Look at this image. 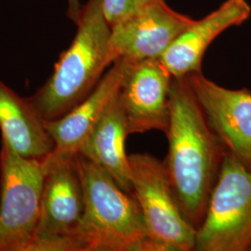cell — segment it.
Here are the masks:
<instances>
[{"mask_svg":"<svg viewBox=\"0 0 251 251\" xmlns=\"http://www.w3.org/2000/svg\"><path fill=\"white\" fill-rule=\"evenodd\" d=\"M169 153L164 162L174 198L198 229L225 157V146L208 125L186 77L172 78Z\"/></svg>","mask_w":251,"mask_h":251,"instance_id":"obj_1","label":"cell"},{"mask_svg":"<svg viewBox=\"0 0 251 251\" xmlns=\"http://www.w3.org/2000/svg\"><path fill=\"white\" fill-rule=\"evenodd\" d=\"M71 45L60 55L52 75L27 98L43 120L63 117L89 96L115 59L111 51V26L102 0H89L81 9Z\"/></svg>","mask_w":251,"mask_h":251,"instance_id":"obj_2","label":"cell"},{"mask_svg":"<svg viewBox=\"0 0 251 251\" xmlns=\"http://www.w3.org/2000/svg\"><path fill=\"white\" fill-rule=\"evenodd\" d=\"M76 163L85 203L75 235L78 251H156L134 197L79 152Z\"/></svg>","mask_w":251,"mask_h":251,"instance_id":"obj_3","label":"cell"},{"mask_svg":"<svg viewBox=\"0 0 251 251\" xmlns=\"http://www.w3.org/2000/svg\"><path fill=\"white\" fill-rule=\"evenodd\" d=\"M45 174L46 157H25L1 137L0 251H31Z\"/></svg>","mask_w":251,"mask_h":251,"instance_id":"obj_4","label":"cell"},{"mask_svg":"<svg viewBox=\"0 0 251 251\" xmlns=\"http://www.w3.org/2000/svg\"><path fill=\"white\" fill-rule=\"evenodd\" d=\"M194 251H251V171L227 151Z\"/></svg>","mask_w":251,"mask_h":251,"instance_id":"obj_5","label":"cell"},{"mask_svg":"<svg viewBox=\"0 0 251 251\" xmlns=\"http://www.w3.org/2000/svg\"><path fill=\"white\" fill-rule=\"evenodd\" d=\"M76 154L53 150L46 156L40 216L30 251H78L75 235L85 203Z\"/></svg>","mask_w":251,"mask_h":251,"instance_id":"obj_6","label":"cell"},{"mask_svg":"<svg viewBox=\"0 0 251 251\" xmlns=\"http://www.w3.org/2000/svg\"><path fill=\"white\" fill-rule=\"evenodd\" d=\"M132 188L156 251L195 250L197 229L181 213L164 162L148 153L128 155Z\"/></svg>","mask_w":251,"mask_h":251,"instance_id":"obj_7","label":"cell"},{"mask_svg":"<svg viewBox=\"0 0 251 251\" xmlns=\"http://www.w3.org/2000/svg\"><path fill=\"white\" fill-rule=\"evenodd\" d=\"M172 78L159 58L138 62L126 60L118 97L128 135L151 130L167 133Z\"/></svg>","mask_w":251,"mask_h":251,"instance_id":"obj_8","label":"cell"},{"mask_svg":"<svg viewBox=\"0 0 251 251\" xmlns=\"http://www.w3.org/2000/svg\"><path fill=\"white\" fill-rule=\"evenodd\" d=\"M208 125L227 152L251 171V92L229 90L202 72L185 76Z\"/></svg>","mask_w":251,"mask_h":251,"instance_id":"obj_9","label":"cell"},{"mask_svg":"<svg viewBox=\"0 0 251 251\" xmlns=\"http://www.w3.org/2000/svg\"><path fill=\"white\" fill-rule=\"evenodd\" d=\"M193 19L170 8L164 0H152L143 9L111 26V51L115 61L158 59Z\"/></svg>","mask_w":251,"mask_h":251,"instance_id":"obj_10","label":"cell"},{"mask_svg":"<svg viewBox=\"0 0 251 251\" xmlns=\"http://www.w3.org/2000/svg\"><path fill=\"white\" fill-rule=\"evenodd\" d=\"M246 0H227L205 18L194 21L160 56V61L173 78L202 72L206 49L226 29L242 25L251 17Z\"/></svg>","mask_w":251,"mask_h":251,"instance_id":"obj_11","label":"cell"},{"mask_svg":"<svg viewBox=\"0 0 251 251\" xmlns=\"http://www.w3.org/2000/svg\"><path fill=\"white\" fill-rule=\"evenodd\" d=\"M126 60L119 58L100 78L97 86L75 107L63 117L44 120L48 133L55 144L54 151L78 153L111 100L120 88L125 72Z\"/></svg>","mask_w":251,"mask_h":251,"instance_id":"obj_12","label":"cell"},{"mask_svg":"<svg viewBox=\"0 0 251 251\" xmlns=\"http://www.w3.org/2000/svg\"><path fill=\"white\" fill-rule=\"evenodd\" d=\"M127 136L125 115L117 92L81 146L79 153L97 164L120 188L132 195V172L125 149Z\"/></svg>","mask_w":251,"mask_h":251,"instance_id":"obj_13","label":"cell"},{"mask_svg":"<svg viewBox=\"0 0 251 251\" xmlns=\"http://www.w3.org/2000/svg\"><path fill=\"white\" fill-rule=\"evenodd\" d=\"M0 129L17 152L27 158H45L55 149L44 120L27 98L0 80Z\"/></svg>","mask_w":251,"mask_h":251,"instance_id":"obj_14","label":"cell"},{"mask_svg":"<svg viewBox=\"0 0 251 251\" xmlns=\"http://www.w3.org/2000/svg\"><path fill=\"white\" fill-rule=\"evenodd\" d=\"M152 0H102V11L110 26L133 15Z\"/></svg>","mask_w":251,"mask_h":251,"instance_id":"obj_15","label":"cell"},{"mask_svg":"<svg viewBox=\"0 0 251 251\" xmlns=\"http://www.w3.org/2000/svg\"><path fill=\"white\" fill-rule=\"evenodd\" d=\"M67 3H68L67 16L68 18L72 20L75 25H76L80 17L81 9H82L79 0H67Z\"/></svg>","mask_w":251,"mask_h":251,"instance_id":"obj_16","label":"cell"}]
</instances>
